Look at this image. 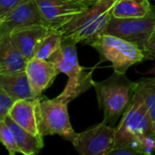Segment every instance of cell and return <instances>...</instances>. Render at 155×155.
Segmentation results:
<instances>
[{
	"instance_id": "cell-4",
	"label": "cell",
	"mask_w": 155,
	"mask_h": 155,
	"mask_svg": "<svg viewBox=\"0 0 155 155\" xmlns=\"http://www.w3.org/2000/svg\"><path fill=\"white\" fill-rule=\"evenodd\" d=\"M70 101L62 94L53 99L43 96L39 99L36 107V117L40 134L43 137L59 135L71 143L76 136L68 114Z\"/></svg>"
},
{
	"instance_id": "cell-8",
	"label": "cell",
	"mask_w": 155,
	"mask_h": 155,
	"mask_svg": "<svg viewBox=\"0 0 155 155\" xmlns=\"http://www.w3.org/2000/svg\"><path fill=\"white\" fill-rule=\"evenodd\" d=\"M72 143L82 155H110L115 146V127L102 122L77 134Z\"/></svg>"
},
{
	"instance_id": "cell-27",
	"label": "cell",
	"mask_w": 155,
	"mask_h": 155,
	"mask_svg": "<svg viewBox=\"0 0 155 155\" xmlns=\"http://www.w3.org/2000/svg\"><path fill=\"white\" fill-rule=\"evenodd\" d=\"M147 74H152V75H153V76H155V65L150 70V71H148L147 73H146Z\"/></svg>"
},
{
	"instance_id": "cell-5",
	"label": "cell",
	"mask_w": 155,
	"mask_h": 155,
	"mask_svg": "<svg viewBox=\"0 0 155 155\" xmlns=\"http://www.w3.org/2000/svg\"><path fill=\"white\" fill-rule=\"evenodd\" d=\"M90 45L99 53L103 61L111 62L114 72L119 74H125L132 65L147 59L136 45L108 34L101 35Z\"/></svg>"
},
{
	"instance_id": "cell-21",
	"label": "cell",
	"mask_w": 155,
	"mask_h": 155,
	"mask_svg": "<svg viewBox=\"0 0 155 155\" xmlns=\"http://www.w3.org/2000/svg\"><path fill=\"white\" fill-rule=\"evenodd\" d=\"M17 100L0 87V121L5 120Z\"/></svg>"
},
{
	"instance_id": "cell-12",
	"label": "cell",
	"mask_w": 155,
	"mask_h": 155,
	"mask_svg": "<svg viewBox=\"0 0 155 155\" xmlns=\"http://www.w3.org/2000/svg\"><path fill=\"white\" fill-rule=\"evenodd\" d=\"M27 60L10 35L0 36V74L25 71Z\"/></svg>"
},
{
	"instance_id": "cell-18",
	"label": "cell",
	"mask_w": 155,
	"mask_h": 155,
	"mask_svg": "<svg viewBox=\"0 0 155 155\" xmlns=\"http://www.w3.org/2000/svg\"><path fill=\"white\" fill-rule=\"evenodd\" d=\"M136 92L142 95L146 104L152 124V136L155 139V76L139 80Z\"/></svg>"
},
{
	"instance_id": "cell-11",
	"label": "cell",
	"mask_w": 155,
	"mask_h": 155,
	"mask_svg": "<svg viewBox=\"0 0 155 155\" xmlns=\"http://www.w3.org/2000/svg\"><path fill=\"white\" fill-rule=\"evenodd\" d=\"M25 73L35 96L41 98L61 72L52 61L33 57L26 64Z\"/></svg>"
},
{
	"instance_id": "cell-14",
	"label": "cell",
	"mask_w": 155,
	"mask_h": 155,
	"mask_svg": "<svg viewBox=\"0 0 155 155\" xmlns=\"http://www.w3.org/2000/svg\"><path fill=\"white\" fill-rule=\"evenodd\" d=\"M39 99L40 98L16 101L10 110L8 116L19 126L25 129L29 133L43 137L39 132L36 117V107Z\"/></svg>"
},
{
	"instance_id": "cell-2",
	"label": "cell",
	"mask_w": 155,
	"mask_h": 155,
	"mask_svg": "<svg viewBox=\"0 0 155 155\" xmlns=\"http://www.w3.org/2000/svg\"><path fill=\"white\" fill-rule=\"evenodd\" d=\"M115 0H97L84 12L74 16L69 22L58 28L64 39L75 43L90 45L98 36L104 34L113 16Z\"/></svg>"
},
{
	"instance_id": "cell-7",
	"label": "cell",
	"mask_w": 155,
	"mask_h": 155,
	"mask_svg": "<svg viewBox=\"0 0 155 155\" xmlns=\"http://www.w3.org/2000/svg\"><path fill=\"white\" fill-rule=\"evenodd\" d=\"M155 26V6L143 17L117 18L112 16L104 34L115 35L125 39L143 51Z\"/></svg>"
},
{
	"instance_id": "cell-9",
	"label": "cell",
	"mask_w": 155,
	"mask_h": 155,
	"mask_svg": "<svg viewBox=\"0 0 155 155\" xmlns=\"http://www.w3.org/2000/svg\"><path fill=\"white\" fill-rule=\"evenodd\" d=\"M42 15L45 26L58 29L74 16L89 7L87 5L73 0H34Z\"/></svg>"
},
{
	"instance_id": "cell-16",
	"label": "cell",
	"mask_w": 155,
	"mask_h": 155,
	"mask_svg": "<svg viewBox=\"0 0 155 155\" xmlns=\"http://www.w3.org/2000/svg\"><path fill=\"white\" fill-rule=\"evenodd\" d=\"M5 121L10 126L15 134L19 153L24 155H35L44 147V137L29 133L15 123L8 115L5 118Z\"/></svg>"
},
{
	"instance_id": "cell-22",
	"label": "cell",
	"mask_w": 155,
	"mask_h": 155,
	"mask_svg": "<svg viewBox=\"0 0 155 155\" xmlns=\"http://www.w3.org/2000/svg\"><path fill=\"white\" fill-rule=\"evenodd\" d=\"M134 147L139 154H152L155 152V139L152 136H142Z\"/></svg>"
},
{
	"instance_id": "cell-23",
	"label": "cell",
	"mask_w": 155,
	"mask_h": 155,
	"mask_svg": "<svg viewBox=\"0 0 155 155\" xmlns=\"http://www.w3.org/2000/svg\"><path fill=\"white\" fill-rule=\"evenodd\" d=\"M28 0H0V18Z\"/></svg>"
},
{
	"instance_id": "cell-19",
	"label": "cell",
	"mask_w": 155,
	"mask_h": 155,
	"mask_svg": "<svg viewBox=\"0 0 155 155\" xmlns=\"http://www.w3.org/2000/svg\"><path fill=\"white\" fill-rule=\"evenodd\" d=\"M62 41L63 36L58 29H49L45 36L37 45L35 57L48 60L60 48Z\"/></svg>"
},
{
	"instance_id": "cell-15",
	"label": "cell",
	"mask_w": 155,
	"mask_h": 155,
	"mask_svg": "<svg viewBox=\"0 0 155 155\" xmlns=\"http://www.w3.org/2000/svg\"><path fill=\"white\" fill-rule=\"evenodd\" d=\"M0 87L17 101L38 99L31 87L25 71L12 74H0Z\"/></svg>"
},
{
	"instance_id": "cell-3",
	"label": "cell",
	"mask_w": 155,
	"mask_h": 155,
	"mask_svg": "<svg viewBox=\"0 0 155 155\" xmlns=\"http://www.w3.org/2000/svg\"><path fill=\"white\" fill-rule=\"evenodd\" d=\"M76 45L73 40L63 38L60 48L48 59L68 76V82L61 94L70 102L93 87V74L95 69L80 65Z\"/></svg>"
},
{
	"instance_id": "cell-26",
	"label": "cell",
	"mask_w": 155,
	"mask_h": 155,
	"mask_svg": "<svg viewBox=\"0 0 155 155\" xmlns=\"http://www.w3.org/2000/svg\"><path fill=\"white\" fill-rule=\"evenodd\" d=\"M73 1H76V2H79V3H82L84 5H87L89 6L93 5L94 3L97 2V0H73Z\"/></svg>"
},
{
	"instance_id": "cell-24",
	"label": "cell",
	"mask_w": 155,
	"mask_h": 155,
	"mask_svg": "<svg viewBox=\"0 0 155 155\" xmlns=\"http://www.w3.org/2000/svg\"><path fill=\"white\" fill-rule=\"evenodd\" d=\"M143 52H144L147 59L155 58V26L150 37L148 38V40L145 44Z\"/></svg>"
},
{
	"instance_id": "cell-20",
	"label": "cell",
	"mask_w": 155,
	"mask_h": 155,
	"mask_svg": "<svg viewBox=\"0 0 155 155\" xmlns=\"http://www.w3.org/2000/svg\"><path fill=\"white\" fill-rule=\"evenodd\" d=\"M0 139L9 154L15 155L19 153L15 134L5 120L0 121Z\"/></svg>"
},
{
	"instance_id": "cell-25",
	"label": "cell",
	"mask_w": 155,
	"mask_h": 155,
	"mask_svg": "<svg viewBox=\"0 0 155 155\" xmlns=\"http://www.w3.org/2000/svg\"><path fill=\"white\" fill-rule=\"evenodd\" d=\"M139 153L133 146H124L114 149L110 155H137Z\"/></svg>"
},
{
	"instance_id": "cell-1",
	"label": "cell",
	"mask_w": 155,
	"mask_h": 155,
	"mask_svg": "<svg viewBox=\"0 0 155 155\" xmlns=\"http://www.w3.org/2000/svg\"><path fill=\"white\" fill-rule=\"evenodd\" d=\"M100 109L104 113L103 123L116 127L117 121L130 107L138 88V82L131 81L125 74H114L105 80L94 81Z\"/></svg>"
},
{
	"instance_id": "cell-17",
	"label": "cell",
	"mask_w": 155,
	"mask_h": 155,
	"mask_svg": "<svg viewBox=\"0 0 155 155\" xmlns=\"http://www.w3.org/2000/svg\"><path fill=\"white\" fill-rule=\"evenodd\" d=\"M149 0H115L113 16L117 18L143 17L152 9Z\"/></svg>"
},
{
	"instance_id": "cell-10",
	"label": "cell",
	"mask_w": 155,
	"mask_h": 155,
	"mask_svg": "<svg viewBox=\"0 0 155 155\" xmlns=\"http://www.w3.org/2000/svg\"><path fill=\"white\" fill-rule=\"evenodd\" d=\"M37 25H45L36 3L28 0L0 18V36L10 35L19 29Z\"/></svg>"
},
{
	"instance_id": "cell-6",
	"label": "cell",
	"mask_w": 155,
	"mask_h": 155,
	"mask_svg": "<svg viewBox=\"0 0 155 155\" xmlns=\"http://www.w3.org/2000/svg\"><path fill=\"white\" fill-rule=\"evenodd\" d=\"M145 135L152 136V124L144 100L136 92L130 107L115 127L114 149L124 146L134 147L135 143Z\"/></svg>"
},
{
	"instance_id": "cell-13",
	"label": "cell",
	"mask_w": 155,
	"mask_h": 155,
	"mask_svg": "<svg viewBox=\"0 0 155 155\" xmlns=\"http://www.w3.org/2000/svg\"><path fill=\"white\" fill-rule=\"evenodd\" d=\"M49 28L44 25H33L19 29L10 35L13 42L19 48L27 62L35 57V52L39 42L48 33Z\"/></svg>"
}]
</instances>
